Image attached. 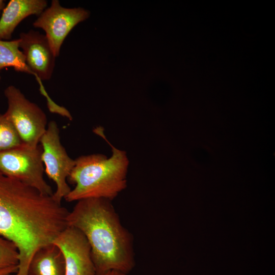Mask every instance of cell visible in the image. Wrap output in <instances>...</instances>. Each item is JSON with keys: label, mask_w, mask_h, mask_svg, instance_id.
<instances>
[{"label": "cell", "mask_w": 275, "mask_h": 275, "mask_svg": "<svg viewBox=\"0 0 275 275\" xmlns=\"http://www.w3.org/2000/svg\"><path fill=\"white\" fill-rule=\"evenodd\" d=\"M69 211L52 196L0 172V235L19 253L16 275H28L31 260L67 226Z\"/></svg>", "instance_id": "obj_1"}, {"label": "cell", "mask_w": 275, "mask_h": 275, "mask_svg": "<svg viewBox=\"0 0 275 275\" xmlns=\"http://www.w3.org/2000/svg\"><path fill=\"white\" fill-rule=\"evenodd\" d=\"M67 224L87 238L96 274L110 270L129 274L134 268L133 237L122 225L112 201L88 198L77 201L69 211Z\"/></svg>", "instance_id": "obj_2"}, {"label": "cell", "mask_w": 275, "mask_h": 275, "mask_svg": "<svg viewBox=\"0 0 275 275\" xmlns=\"http://www.w3.org/2000/svg\"><path fill=\"white\" fill-rule=\"evenodd\" d=\"M94 131L110 145L112 155L107 157L102 154H92L75 160V166L67 179L75 186L65 198L67 202L88 198L112 201L127 187L129 160L126 152L111 144L101 127Z\"/></svg>", "instance_id": "obj_3"}, {"label": "cell", "mask_w": 275, "mask_h": 275, "mask_svg": "<svg viewBox=\"0 0 275 275\" xmlns=\"http://www.w3.org/2000/svg\"><path fill=\"white\" fill-rule=\"evenodd\" d=\"M41 146L21 145L0 153V172L32 187L42 194L52 196L44 178Z\"/></svg>", "instance_id": "obj_4"}, {"label": "cell", "mask_w": 275, "mask_h": 275, "mask_svg": "<svg viewBox=\"0 0 275 275\" xmlns=\"http://www.w3.org/2000/svg\"><path fill=\"white\" fill-rule=\"evenodd\" d=\"M4 94L8 102L5 115L13 124L22 143L35 147L46 130L47 118L36 104L26 98L16 87H7Z\"/></svg>", "instance_id": "obj_5"}, {"label": "cell", "mask_w": 275, "mask_h": 275, "mask_svg": "<svg viewBox=\"0 0 275 275\" xmlns=\"http://www.w3.org/2000/svg\"><path fill=\"white\" fill-rule=\"evenodd\" d=\"M40 143L42 149V160L44 171L56 185L52 195L58 203L71 191L67 179L74 168L75 161L68 155L61 143L59 129L54 121H50Z\"/></svg>", "instance_id": "obj_6"}, {"label": "cell", "mask_w": 275, "mask_h": 275, "mask_svg": "<svg viewBox=\"0 0 275 275\" xmlns=\"http://www.w3.org/2000/svg\"><path fill=\"white\" fill-rule=\"evenodd\" d=\"M19 48L24 56L26 65L36 78L41 93L46 98L51 113L61 115L64 107L53 102L45 91L42 80H49L55 66L53 54L45 35L38 31L30 30L19 35Z\"/></svg>", "instance_id": "obj_7"}, {"label": "cell", "mask_w": 275, "mask_h": 275, "mask_svg": "<svg viewBox=\"0 0 275 275\" xmlns=\"http://www.w3.org/2000/svg\"><path fill=\"white\" fill-rule=\"evenodd\" d=\"M90 12L81 8H67L62 7L58 0H52L33 22L34 27L40 28L56 57L59 56L65 38L79 22L87 19Z\"/></svg>", "instance_id": "obj_8"}, {"label": "cell", "mask_w": 275, "mask_h": 275, "mask_svg": "<svg viewBox=\"0 0 275 275\" xmlns=\"http://www.w3.org/2000/svg\"><path fill=\"white\" fill-rule=\"evenodd\" d=\"M52 243L61 251L64 259L66 275H96L90 245L78 229L67 226Z\"/></svg>", "instance_id": "obj_9"}, {"label": "cell", "mask_w": 275, "mask_h": 275, "mask_svg": "<svg viewBox=\"0 0 275 275\" xmlns=\"http://www.w3.org/2000/svg\"><path fill=\"white\" fill-rule=\"evenodd\" d=\"M45 0H11L0 18V39L9 40L17 26L27 17L39 16L47 8Z\"/></svg>", "instance_id": "obj_10"}, {"label": "cell", "mask_w": 275, "mask_h": 275, "mask_svg": "<svg viewBox=\"0 0 275 275\" xmlns=\"http://www.w3.org/2000/svg\"><path fill=\"white\" fill-rule=\"evenodd\" d=\"M30 275H66L65 264L61 250L51 243L39 249L28 268Z\"/></svg>", "instance_id": "obj_11"}, {"label": "cell", "mask_w": 275, "mask_h": 275, "mask_svg": "<svg viewBox=\"0 0 275 275\" xmlns=\"http://www.w3.org/2000/svg\"><path fill=\"white\" fill-rule=\"evenodd\" d=\"M7 67H12L17 72L33 75L20 49L19 38L13 40L0 39V72Z\"/></svg>", "instance_id": "obj_12"}, {"label": "cell", "mask_w": 275, "mask_h": 275, "mask_svg": "<svg viewBox=\"0 0 275 275\" xmlns=\"http://www.w3.org/2000/svg\"><path fill=\"white\" fill-rule=\"evenodd\" d=\"M22 142L12 122L0 114V153L21 145Z\"/></svg>", "instance_id": "obj_13"}, {"label": "cell", "mask_w": 275, "mask_h": 275, "mask_svg": "<svg viewBox=\"0 0 275 275\" xmlns=\"http://www.w3.org/2000/svg\"><path fill=\"white\" fill-rule=\"evenodd\" d=\"M19 263V253L16 245L0 235V269L16 266Z\"/></svg>", "instance_id": "obj_14"}, {"label": "cell", "mask_w": 275, "mask_h": 275, "mask_svg": "<svg viewBox=\"0 0 275 275\" xmlns=\"http://www.w3.org/2000/svg\"><path fill=\"white\" fill-rule=\"evenodd\" d=\"M18 270V265L13 266L0 269V275H11L16 273Z\"/></svg>", "instance_id": "obj_15"}, {"label": "cell", "mask_w": 275, "mask_h": 275, "mask_svg": "<svg viewBox=\"0 0 275 275\" xmlns=\"http://www.w3.org/2000/svg\"><path fill=\"white\" fill-rule=\"evenodd\" d=\"M96 275H128V273H126L117 270H110L101 273L97 274Z\"/></svg>", "instance_id": "obj_16"}, {"label": "cell", "mask_w": 275, "mask_h": 275, "mask_svg": "<svg viewBox=\"0 0 275 275\" xmlns=\"http://www.w3.org/2000/svg\"><path fill=\"white\" fill-rule=\"evenodd\" d=\"M5 7V3L3 0H0V12Z\"/></svg>", "instance_id": "obj_17"}, {"label": "cell", "mask_w": 275, "mask_h": 275, "mask_svg": "<svg viewBox=\"0 0 275 275\" xmlns=\"http://www.w3.org/2000/svg\"><path fill=\"white\" fill-rule=\"evenodd\" d=\"M11 275H16V273H14V274H11Z\"/></svg>", "instance_id": "obj_18"}, {"label": "cell", "mask_w": 275, "mask_h": 275, "mask_svg": "<svg viewBox=\"0 0 275 275\" xmlns=\"http://www.w3.org/2000/svg\"><path fill=\"white\" fill-rule=\"evenodd\" d=\"M28 275H30V274H28Z\"/></svg>", "instance_id": "obj_19"}]
</instances>
